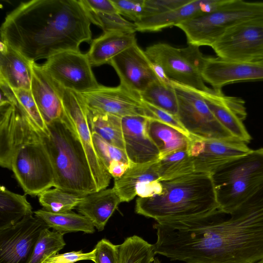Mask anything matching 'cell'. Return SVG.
<instances>
[{"instance_id": "5", "label": "cell", "mask_w": 263, "mask_h": 263, "mask_svg": "<svg viewBox=\"0 0 263 263\" xmlns=\"http://www.w3.org/2000/svg\"><path fill=\"white\" fill-rule=\"evenodd\" d=\"M219 209L227 213L263 183V147L226 163L211 175Z\"/></svg>"}, {"instance_id": "26", "label": "cell", "mask_w": 263, "mask_h": 263, "mask_svg": "<svg viewBox=\"0 0 263 263\" xmlns=\"http://www.w3.org/2000/svg\"><path fill=\"white\" fill-rule=\"evenodd\" d=\"M158 160L144 164L130 163L125 173L120 178L114 179L113 188L122 202L132 200L137 196V191L146 184L160 181Z\"/></svg>"}, {"instance_id": "21", "label": "cell", "mask_w": 263, "mask_h": 263, "mask_svg": "<svg viewBox=\"0 0 263 263\" xmlns=\"http://www.w3.org/2000/svg\"><path fill=\"white\" fill-rule=\"evenodd\" d=\"M30 90L47 125L62 118V88L46 73L42 65L35 62L32 64Z\"/></svg>"}, {"instance_id": "23", "label": "cell", "mask_w": 263, "mask_h": 263, "mask_svg": "<svg viewBox=\"0 0 263 263\" xmlns=\"http://www.w3.org/2000/svg\"><path fill=\"white\" fill-rule=\"evenodd\" d=\"M0 52V80L12 89L30 90L34 62L1 41Z\"/></svg>"}, {"instance_id": "15", "label": "cell", "mask_w": 263, "mask_h": 263, "mask_svg": "<svg viewBox=\"0 0 263 263\" xmlns=\"http://www.w3.org/2000/svg\"><path fill=\"white\" fill-rule=\"evenodd\" d=\"M47 228L42 219L32 215L0 230V263H28L41 233Z\"/></svg>"}, {"instance_id": "18", "label": "cell", "mask_w": 263, "mask_h": 263, "mask_svg": "<svg viewBox=\"0 0 263 263\" xmlns=\"http://www.w3.org/2000/svg\"><path fill=\"white\" fill-rule=\"evenodd\" d=\"M202 77L215 90L240 81L263 80V64L206 58Z\"/></svg>"}, {"instance_id": "12", "label": "cell", "mask_w": 263, "mask_h": 263, "mask_svg": "<svg viewBox=\"0 0 263 263\" xmlns=\"http://www.w3.org/2000/svg\"><path fill=\"white\" fill-rule=\"evenodd\" d=\"M78 95L87 108L93 111L121 118L127 116L154 118L140 94L120 84L115 87L100 85Z\"/></svg>"}, {"instance_id": "3", "label": "cell", "mask_w": 263, "mask_h": 263, "mask_svg": "<svg viewBox=\"0 0 263 263\" xmlns=\"http://www.w3.org/2000/svg\"><path fill=\"white\" fill-rule=\"evenodd\" d=\"M160 181V194L137 199V214L161 222L201 217L219 209L211 174L194 172Z\"/></svg>"}, {"instance_id": "6", "label": "cell", "mask_w": 263, "mask_h": 263, "mask_svg": "<svg viewBox=\"0 0 263 263\" xmlns=\"http://www.w3.org/2000/svg\"><path fill=\"white\" fill-rule=\"evenodd\" d=\"M262 18L263 2L223 0L213 11L194 16L176 26L184 32L189 44L212 47L234 26Z\"/></svg>"}, {"instance_id": "48", "label": "cell", "mask_w": 263, "mask_h": 263, "mask_svg": "<svg viewBox=\"0 0 263 263\" xmlns=\"http://www.w3.org/2000/svg\"><path fill=\"white\" fill-rule=\"evenodd\" d=\"M257 62H258V63H260L263 64V57L259 61H258Z\"/></svg>"}, {"instance_id": "42", "label": "cell", "mask_w": 263, "mask_h": 263, "mask_svg": "<svg viewBox=\"0 0 263 263\" xmlns=\"http://www.w3.org/2000/svg\"><path fill=\"white\" fill-rule=\"evenodd\" d=\"M144 103L147 108L153 114V119L159 121L174 128L189 138L191 137L192 135L181 124L177 116H174L146 102H144Z\"/></svg>"}, {"instance_id": "41", "label": "cell", "mask_w": 263, "mask_h": 263, "mask_svg": "<svg viewBox=\"0 0 263 263\" xmlns=\"http://www.w3.org/2000/svg\"><path fill=\"white\" fill-rule=\"evenodd\" d=\"M95 263H118V245L103 238L95 247Z\"/></svg>"}, {"instance_id": "36", "label": "cell", "mask_w": 263, "mask_h": 263, "mask_svg": "<svg viewBox=\"0 0 263 263\" xmlns=\"http://www.w3.org/2000/svg\"><path fill=\"white\" fill-rule=\"evenodd\" d=\"M17 105L23 113L42 134H48V127L44 121L30 90L24 89H13Z\"/></svg>"}, {"instance_id": "19", "label": "cell", "mask_w": 263, "mask_h": 263, "mask_svg": "<svg viewBox=\"0 0 263 263\" xmlns=\"http://www.w3.org/2000/svg\"><path fill=\"white\" fill-rule=\"evenodd\" d=\"M35 129L17 105L1 107L0 165L2 167L11 170L15 149Z\"/></svg>"}, {"instance_id": "44", "label": "cell", "mask_w": 263, "mask_h": 263, "mask_svg": "<svg viewBox=\"0 0 263 263\" xmlns=\"http://www.w3.org/2000/svg\"><path fill=\"white\" fill-rule=\"evenodd\" d=\"M85 10L97 13H118L111 0H80Z\"/></svg>"}, {"instance_id": "29", "label": "cell", "mask_w": 263, "mask_h": 263, "mask_svg": "<svg viewBox=\"0 0 263 263\" xmlns=\"http://www.w3.org/2000/svg\"><path fill=\"white\" fill-rule=\"evenodd\" d=\"M33 213L26 195L0 187V230L10 228Z\"/></svg>"}, {"instance_id": "33", "label": "cell", "mask_w": 263, "mask_h": 263, "mask_svg": "<svg viewBox=\"0 0 263 263\" xmlns=\"http://www.w3.org/2000/svg\"><path fill=\"white\" fill-rule=\"evenodd\" d=\"M118 263H152L156 255L154 245L134 235L118 245Z\"/></svg>"}, {"instance_id": "2", "label": "cell", "mask_w": 263, "mask_h": 263, "mask_svg": "<svg viewBox=\"0 0 263 263\" xmlns=\"http://www.w3.org/2000/svg\"><path fill=\"white\" fill-rule=\"evenodd\" d=\"M91 22L80 0H33L21 3L2 23L1 42L31 62L91 43Z\"/></svg>"}, {"instance_id": "10", "label": "cell", "mask_w": 263, "mask_h": 263, "mask_svg": "<svg viewBox=\"0 0 263 263\" xmlns=\"http://www.w3.org/2000/svg\"><path fill=\"white\" fill-rule=\"evenodd\" d=\"M219 58L257 62L263 57V18L231 28L211 47Z\"/></svg>"}, {"instance_id": "39", "label": "cell", "mask_w": 263, "mask_h": 263, "mask_svg": "<svg viewBox=\"0 0 263 263\" xmlns=\"http://www.w3.org/2000/svg\"><path fill=\"white\" fill-rule=\"evenodd\" d=\"M192 0H144L142 18L169 11L183 6Z\"/></svg>"}, {"instance_id": "40", "label": "cell", "mask_w": 263, "mask_h": 263, "mask_svg": "<svg viewBox=\"0 0 263 263\" xmlns=\"http://www.w3.org/2000/svg\"><path fill=\"white\" fill-rule=\"evenodd\" d=\"M121 15L133 21L134 23L141 19L144 0H111Z\"/></svg>"}, {"instance_id": "1", "label": "cell", "mask_w": 263, "mask_h": 263, "mask_svg": "<svg viewBox=\"0 0 263 263\" xmlns=\"http://www.w3.org/2000/svg\"><path fill=\"white\" fill-rule=\"evenodd\" d=\"M156 224L155 252L185 263H253L263 259V183L227 213Z\"/></svg>"}, {"instance_id": "47", "label": "cell", "mask_w": 263, "mask_h": 263, "mask_svg": "<svg viewBox=\"0 0 263 263\" xmlns=\"http://www.w3.org/2000/svg\"><path fill=\"white\" fill-rule=\"evenodd\" d=\"M152 263H160L159 260L158 259V258L155 257L154 258L153 261Z\"/></svg>"}, {"instance_id": "49", "label": "cell", "mask_w": 263, "mask_h": 263, "mask_svg": "<svg viewBox=\"0 0 263 263\" xmlns=\"http://www.w3.org/2000/svg\"><path fill=\"white\" fill-rule=\"evenodd\" d=\"M253 263H263V259Z\"/></svg>"}, {"instance_id": "7", "label": "cell", "mask_w": 263, "mask_h": 263, "mask_svg": "<svg viewBox=\"0 0 263 263\" xmlns=\"http://www.w3.org/2000/svg\"><path fill=\"white\" fill-rule=\"evenodd\" d=\"M11 170L26 194L38 196L54 186L53 170L40 133L17 147L12 158Z\"/></svg>"}, {"instance_id": "31", "label": "cell", "mask_w": 263, "mask_h": 263, "mask_svg": "<svg viewBox=\"0 0 263 263\" xmlns=\"http://www.w3.org/2000/svg\"><path fill=\"white\" fill-rule=\"evenodd\" d=\"M160 181L176 178L195 172L192 158L188 148L170 154L158 161Z\"/></svg>"}, {"instance_id": "9", "label": "cell", "mask_w": 263, "mask_h": 263, "mask_svg": "<svg viewBox=\"0 0 263 263\" xmlns=\"http://www.w3.org/2000/svg\"><path fill=\"white\" fill-rule=\"evenodd\" d=\"M172 84L178 103L177 117L191 135L204 139L234 138L216 119L198 90L173 81Z\"/></svg>"}, {"instance_id": "20", "label": "cell", "mask_w": 263, "mask_h": 263, "mask_svg": "<svg viewBox=\"0 0 263 263\" xmlns=\"http://www.w3.org/2000/svg\"><path fill=\"white\" fill-rule=\"evenodd\" d=\"M148 119L142 116L121 118L125 152L129 163L144 164L160 159V152L147 133Z\"/></svg>"}, {"instance_id": "25", "label": "cell", "mask_w": 263, "mask_h": 263, "mask_svg": "<svg viewBox=\"0 0 263 263\" xmlns=\"http://www.w3.org/2000/svg\"><path fill=\"white\" fill-rule=\"evenodd\" d=\"M137 43L135 33L106 32L92 40L87 54L91 66H99Z\"/></svg>"}, {"instance_id": "27", "label": "cell", "mask_w": 263, "mask_h": 263, "mask_svg": "<svg viewBox=\"0 0 263 263\" xmlns=\"http://www.w3.org/2000/svg\"><path fill=\"white\" fill-rule=\"evenodd\" d=\"M146 129L149 137L160 152V159L189 147L190 138L159 121L148 118Z\"/></svg>"}, {"instance_id": "38", "label": "cell", "mask_w": 263, "mask_h": 263, "mask_svg": "<svg viewBox=\"0 0 263 263\" xmlns=\"http://www.w3.org/2000/svg\"><path fill=\"white\" fill-rule=\"evenodd\" d=\"M91 134L95 151L107 169L113 161L129 163L124 151L109 143L97 134Z\"/></svg>"}, {"instance_id": "22", "label": "cell", "mask_w": 263, "mask_h": 263, "mask_svg": "<svg viewBox=\"0 0 263 263\" xmlns=\"http://www.w3.org/2000/svg\"><path fill=\"white\" fill-rule=\"evenodd\" d=\"M223 0H192L189 3L163 13L143 18L135 24L137 31H159L176 26L197 15L208 13L217 8Z\"/></svg>"}, {"instance_id": "35", "label": "cell", "mask_w": 263, "mask_h": 263, "mask_svg": "<svg viewBox=\"0 0 263 263\" xmlns=\"http://www.w3.org/2000/svg\"><path fill=\"white\" fill-rule=\"evenodd\" d=\"M49 229L45 228L41 233L28 263H44L66 245L64 234Z\"/></svg>"}, {"instance_id": "37", "label": "cell", "mask_w": 263, "mask_h": 263, "mask_svg": "<svg viewBox=\"0 0 263 263\" xmlns=\"http://www.w3.org/2000/svg\"><path fill=\"white\" fill-rule=\"evenodd\" d=\"M91 22L100 27L104 33L123 32L135 33L137 27L135 23L124 19L119 13H103L86 10Z\"/></svg>"}, {"instance_id": "45", "label": "cell", "mask_w": 263, "mask_h": 263, "mask_svg": "<svg viewBox=\"0 0 263 263\" xmlns=\"http://www.w3.org/2000/svg\"><path fill=\"white\" fill-rule=\"evenodd\" d=\"M0 107L17 105V100L13 89L4 81L0 80Z\"/></svg>"}, {"instance_id": "16", "label": "cell", "mask_w": 263, "mask_h": 263, "mask_svg": "<svg viewBox=\"0 0 263 263\" xmlns=\"http://www.w3.org/2000/svg\"><path fill=\"white\" fill-rule=\"evenodd\" d=\"M200 95L214 117L234 138L249 143L252 137L244 121L247 117L244 100L224 95L221 90H198Z\"/></svg>"}, {"instance_id": "8", "label": "cell", "mask_w": 263, "mask_h": 263, "mask_svg": "<svg viewBox=\"0 0 263 263\" xmlns=\"http://www.w3.org/2000/svg\"><path fill=\"white\" fill-rule=\"evenodd\" d=\"M145 52L152 62L162 68L171 81L201 91L210 89L202 77L206 57L199 46L189 44L179 48L159 43L147 47Z\"/></svg>"}, {"instance_id": "46", "label": "cell", "mask_w": 263, "mask_h": 263, "mask_svg": "<svg viewBox=\"0 0 263 263\" xmlns=\"http://www.w3.org/2000/svg\"><path fill=\"white\" fill-rule=\"evenodd\" d=\"M129 163L119 161H113L110 163L107 170L114 179H118L125 173L129 167Z\"/></svg>"}, {"instance_id": "24", "label": "cell", "mask_w": 263, "mask_h": 263, "mask_svg": "<svg viewBox=\"0 0 263 263\" xmlns=\"http://www.w3.org/2000/svg\"><path fill=\"white\" fill-rule=\"evenodd\" d=\"M121 202L113 187L105 189L85 195L76 209L102 231Z\"/></svg>"}, {"instance_id": "28", "label": "cell", "mask_w": 263, "mask_h": 263, "mask_svg": "<svg viewBox=\"0 0 263 263\" xmlns=\"http://www.w3.org/2000/svg\"><path fill=\"white\" fill-rule=\"evenodd\" d=\"M34 216L42 219L49 228L64 234L83 232L92 234L95 232L92 222L85 216L73 212L52 213L44 209L34 211Z\"/></svg>"}, {"instance_id": "17", "label": "cell", "mask_w": 263, "mask_h": 263, "mask_svg": "<svg viewBox=\"0 0 263 263\" xmlns=\"http://www.w3.org/2000/svg\"><path fill=\"white\" fill-rule=\"evenodd\" d=\"M109 64L116 71L120 84L139 94L159 80L152 62L137 43L112 58Z\"/></svg>"}, {"instance_id": "30", "label": "cell", "mask_w": 263, "mask_h": 263, "mask_svg": "<svg viewBox=\"0 0 263 263\" xmlns=\"http://www.w3.org/2000/svg\"><path fill=\"white\" fill-rule=\"evenodd\" d=\"M87 118L91 133L125 152L121 118L87 108Z\"/></svg>"}, {"instance_id": "43", "label": "cell", "mask_w": 263, "mask_h": 263, "mask_svg": "<svg viewBox=\"0 0 263 263\" xmlns=\"http://www.w3.org/2000/svg\"><path fill=\"white\" fill-rule=\"evenodd\" d=\"M95 250L83 253L82 250L71 251L63 254H56L47 259L44 263H74L76 262L90 260L95 261Z\"/></svg>"}, {"instance_id": "14", "label": "cell", "mask_w": 263, "mask_h": 263, "mask_svg": "<svg viewBox=\"0 0 263 263\" xmlns=\"http://www.w3.org/2000/svg\"><path fill=\"white\" fill-rule=\"evenodd\" d=\"M251 150L247 143L235 138L204 139L193 135L188 147L195 172L211 175L226 163Z\"/></svg>"}, {"instance_id": "13", "label": "cell", "mask_w": 263, "mask_h": 263, "mask_svg": "<svg viewBox=\"0 0 263 263\" xmlns=\"http://www.w3.org/2000/svg\"><path fill=\"white\" fill-rule=\"evenodd\" d=\"M64 115L69 121L85 151L98 191L106 189L111 176L98 156L87 118V108L78 93L62 88Z\"/></svg>"}, {"instance_id": "4", "label": "cell", "mask_w": 263, "mask_h": 263, "mask_svg": "<svg viewBox=\"0 0 263 263\" xmlns=\"http://www.w3.org/2000/svg\"><path fill=\"white\" fill-rule=\"evenodd\" d=\"M47 125L48 134L42 136L53 170L54 187L82 195L98 191L84 148L64 114Z\"/></svg>"}, {"instance_id": "11", "label": "cell", "mask_w": 263, "mask_h": 263, "mask_svg": "<svg viewBox=\"0 0 263 263\" xmlns=\"http://www.w3.org/2000/svg\"><path fill=\"white\" fill-rule=\"evenodd\" d=\"M62 88L79 93L98 87L87 53L66 51L48 59L42 65Z\"/></svg>"}, {"instance_id": "32", "label": "cell", "mask_w": 263, "mask_h": 263, "mask_svg": "<svg viewBox=\"0 0 263 263\" xmlns=\"http://www.w3.org/2000/svg\"><path fill=\"white\" fill-rule=\"evenodd\" d=\"M140 95L144 102L177 116L178 103L172 84L166 85L157 80L151 83Z\"/></svg>"}, {"instance_id": "34", "label": "cell", "mask_w": 263, "mask_h": 263, "mask_svg": "<svg viewBox=\"0 0 263 263\" xmlns=\"http://www.w3.org/2000/svg\"><path fill=\"white\" fill-rule=\"evenodd\" d=\"M85 195L54 187L42 192L38 198L43 209L52 213H62L76 209Z\"/></svg>"}]
</instances>
